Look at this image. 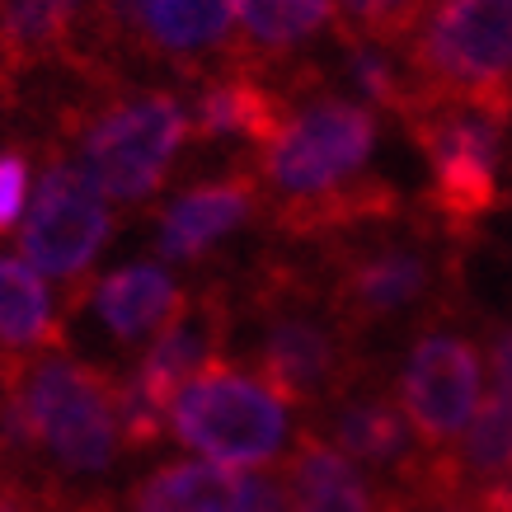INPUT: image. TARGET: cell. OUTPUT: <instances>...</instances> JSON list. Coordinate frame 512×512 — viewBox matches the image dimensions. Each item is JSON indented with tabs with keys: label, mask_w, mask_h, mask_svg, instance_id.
Instances as JSON below:
<instances>
[{
	"label": "cell",
	"mask_w": 512,
	"mask_h": 512,
	"mask_svg": "<svg viewBox=\"0 0 512 512\" xmlns=\"http://www.w3.org/2000/svg\"><path fill=\"white\" fill-rule=\"evenodd\" d=\"M118 381V372L71 353L0 357V470L80 498V480L109 475L127 456Z\"/></svg>",
	"instance_id": "6da1fadb"
},
{
	"label": "cell",
	"mask_w": 512,
	"mask_h": 512,
	"mask_svg": "<svg viewBox=\"0 0 512 512\" xmlns=\"http://www.w3.org/2000/svg\"><path fill=\"white\" fill-rule=\"evenodd\" d=\"M376 118L353 99H311L287 113L278 137L259 146V184L273 193V221L287 235H329L386 217L395 193L367 179Z\"/></svg>",
	"instance_id": "7a4b0ae2"
},
{
	"label": "cell",
	"mask_w": 512,
	"mask_h": 512,
	"mask_svg": "<svg viewBox=\"0 0 512 512\" xmlns=\"http://www.w3.org/2000/svg\"><path fill=\"white\" fill-rule=\"evenodd\" d=\"M193 137V113L170 90H118L66 113L62 141L113 207L137 212L160 198Z\"/></svg>",
	"instance_id": "3957f363"
},
{
	"label": "cell",
	"mask_w": 512,
	"mask_h": 512,
	"mask_svg": "<svg viewBox=\"0 0 512 512\" xmlns=\"http://www.w3.org/2000/svg\"><path fill=\"white\" fill-rule=\"evenodd\" d=\"M113 231H118V207L109 193L94 184V174L71 156L66 141H47L38 188L19 226V259L43 278L66 282V315H76L90 301L94 264Z\"/></svg>",
	"instance_id": "277c9868"
},
{
	"label": "cell",
	"mask_w": 512,
	"mask_h": 512,
	"mask_svg": "<svg viewBox=\"0 0 512 512\" xmlns=\"http://www.w3.org/2000/svg\"><path fill=\"white\" fill-rule=\"evenodd\" d=\"M165 428L198 461L235 470L273 466L292 442L287 400L264 376L235 367L231 357H217L207 372H198L179 390V400L165 414Z\"/></svg>",
	"instance_id": "5b68a950"
},
{
	"label": "cell",
	"mask_w": 512,
	"mask_h": 512,
	"mask_svg": "<svg viewBox=\"0 0 512 512\" xmlns=\"http://www.w3.org/2000/svg\"><path fill=\"white\" fill-rule=\"evenodd\" d=\"M414 62L433 80V99L512 109V0H437Z\"/></svg>",
	"instance_id": "8992f818"
},
{
	"label": "cell",
	"mask_w": 512,
	"mask_h": 512,
	"mask_svg": "<svg viewBox=\"0 0 512 512\" xmlns=\"http://www.w3.org/2000/svg\"><path fill=\"white\" fill-rule=\"evenodd\" d=\"M428 104L433 113L414 118V137L433 165V207L451 226H470L498 207V132L508 118L456 99Z\"/></svg>",
	"instance_id": "52a82bcc"
},
{
	"label": "cell",
	"mask_w": 512,
	"mask_h": 512,
	"mask_svg": "<svg viewBox=\"0 0 512 512\" xmlns=\"http://www.w3.org/2000/svg\"><path fill=\"white\" fill-rule=\"evenodd\" d=\"M254 376H264L287 404L339 400L353 376V353H348L339 325H329L311 311L282 306L278 296H264Z\"/></svg>",
	"instance_id": "ba28073f"
},
{
	"label": "cell",
	"mask_w": 512,
	"mask_h": 512,
	"mask_svg": "<svg viewBox=\"0 0 512 512\" xmlns=\"http://www.w3.org/2000/svg\"><path fill=\"white\" fill-rule=\"evenodd\" d=\"M484 400V357L461 334H423L400 372V409L419 442L466 437Z\"/></svg>",
	"instance_id": "9c48e42d"
},
{
	"label": "cell",
	"mask_w": 512,
	"mask_h": 512,
	"mask_svg": "<svg viewBox=\"0 0 512 512\" xmlns=\"http://www.w3.org/2000/svg\"><path fill=\"white\" fill-rule=\"evenodd\" d=\"M104 29L151 62L198 71L235 33L240 0H94Z\"/></svg>",
	"instance_id": "30bf717a"
},
{
	"label": "cell",
	"mask_w": 512,
	"mask_h": 512,
	"mask_svg": "<svg viewBox=\"0 0 512 512\" xmlns=\"http://www.w3.org/2000/svg\"><path fill=\"white\" fill-rule=\"evenodd\" d=\"M264 184L254 170H226L217 179L188 184L156 207V254L165 264H202L221 240L245 231L264 212Z\"/></svg>",
	"instance_id": "8fae6325"
},
{
	"label": "cell",
	"mask_w": 512,
	"mask_h": 512,
	"mask_svg": "<svg viewBox=\"0 0 512 512\" xmlns=\"http://www.w3.org/2000/svg\"><path fill=\"white\" fill-rule=\"evenodd\" d=\"M123 512H292L282 480L198 456L160 461L127 489Z\"/></svg>",
	"instance_id": "7c38bea8"
},
{
	"label": "cell",
	"mask_w": 512,
	"mask_h": 512,
	"mask_svg": "<svg viewBox=\"0 0 512 512\" xmlns=\"http://www.w3.org/2000/svg\"><path fill=\"white\" fill-rule=\"evenodd\" d=\"M226 339H231V296H226V287L212 282V287L193 292L184 311L146 343L132 381L160 414H170L179 390L198 372H207L217 357H226Z\"/></svg>",
	"instance_id": "4fadbf2b"
},
{
	"label": "cell",
	"mask_w": 512,
	"mask_h": 512,
	"mask_svg": "<svg viewBox=\"0 0 512 512\" xmlns=\"http://www.w3.org/2000/svg\"><path fill=\"white\" fill-rule=\"evenodd\" d=\"M433 287V264L414 245H362L348 249L334 268V306L353 325H376L419 306Z\"/></svg>",
	"instance_id": "5bb4252c"
},
{
	"label": "cell",
	"mask_w": 512,
	"mask_h": 512,
	"mask_svg": "<svg viewBox=\"0 0 512 512\" xmlns=\"http://www.w3.org/2000/svg\"><path fill=\"white\" fill-rule=\"evenodd\" d=\"M90 301L118 343H151L193 301V292L165 264L151 259V264H123L104 278H94Z\"/></svg>",
	"instance_id": "9a60e30c"
},
{
	"label": "cell",
	"mask_w": 512,
	"mask_h": 512,
	"mask_svg": "<svg viewBox=\"0 0 512 512\" xmlns=\"http://www.w3.org/2000/svg\"><path fill=\"white\" fill-rule=\"evenodd\" d=\"M282 489L292 512H386V498L372 489L362 466L320 433H301L282 470Z\"/></svg>",
	"instance_id": "2e32d148"
},
{
	"label": "cell",
	"mask_w": 512,
	"mask_h": 512,
	"mask_svg": "<svg viewBox=\"0 0 512 512\" xmlns=\"http://www.w3.org/2000/svg\"><path fill=\"white\" fill-rule=\"evenodd\" d=\"M85 0H0V85L10 90L24 71L76 57Z\"/></svg>",
	"instance_id": "e0dca14e"
},
{
	"label": "cell",
	"mask_w": 512,
	"mask_h": 512,
	"mask_svg": "<svg viewBox=\"0 0 512 512\" xmlns=\"http://www.w3.org/2000/svg\"><path fill=\"white\" fill-rule=\"evenodd\" d=\"M188 113H193V137L198 141H254V146H268L292 109L259 76L231 71V76L207 80Z\"/></svg>",
	"instance_id": "ac0fdd59"
},
{
	"label": "cell",
	"mask_w": 512,
	"mask_h": 512,
	"mask_svg": "<svg viewBox=\"0 0 512 512\" xmlns=\"http://www.w3.org/2000/svg\"><path fill=\"white\" fill-rule=\"evenodd\" d=\"M66 353V306L19 254H0V357Z\"/></svg>",
	"instance_id": "d6986e66"
},
{
	"label": "cell",
	"mask_w": 512,
	"mask_h": 512,
	"mask_svg": "<svg viewBox=\"0 0 512 512\" xmlns=\"http://www.w3.org/2000/svg\"><path fill=\"white\" fill-rule=\"evenodd\" d=\"M334 0H240L235 38L245 57H287L334 24Z\"/></svg>",
	"instance_id": "ffe728a7"
},
{
	"label": "cell",
	"mask_w": 512,
	"mask_h": 512,
	"mask_svg": "<svg viewBox=\"0 0 512 512\" xmlns=\"http://www.w3.org/2000/svg\"><path fill=\"white\" fill-rule=\"evenodd\" d=\"M329 442L357 466H404L409 461V419L381 395L339 400L329 414Z\"/></svg>",
	"instance_id": "44dd1931"
},
{
	"label": "cell",
	"mask_w": 512,
	"mask_h": 512,
	"mask_svg": "<svg viewBox=\"0 0 512 512\" xmlns=\"http://www.w3.org/2000/svg\"><path fill=\"white\" fill-rule=\"evenodd\" d=\"M334 10H339L348 24H357L367 38L390 43V38H400V33L419 19L423 0H334Z\"/></svg>",
	"instance_id": "7402d4cb"
},
{
	"label": "cell",
	"mask_w": 512,
	"mask_h": 512,
	"mask_svg": "<svg viewBox=\"0 0 512 512\" xmlns=\"http://www.w3.org/2000/svg\"><path fill=\"white\" fill-rule=\"evenodd\" d=\"M29 184H33V156L24 146H5L0 151V240L24 226L29 212Z\"/></svg>",
	"instance_id": "603a6c76"
},
{
	"label": "cell",
	"mask_w": 512,
	"mask_h": 512,
	"mask_svg": "<svg viewBox=\"0 0 512 512\" xmlns=\"http://www.w3.org/2000/svg\"><path fill=\"white\" fill-rule=\"evenodd\" d=\"M348 71H353L357 90L367 94L372 104H381V109H409V90L400 85L395 66H390L376 47L353 43V52H348Z\"/></svg>",
	"instance_id": "cb8c5ba5"
},
{
	"label": "cell",
	"mask_w": 512,
	"mask_h": 512,
	"mask_svg": "<svg viewBox=\"0 0 512 512\" xmlns=\"http://www.w3.org/2000/svg\"><path fill=\"white\" fill-rule=\"evenodd\" d=\"M489 395L512 404V329H503L494 339V353H489Z\"/></svg>",
	"instance_id": "d4e9b609"
},
{
	"label": "cell",
	"mask_w": 512,
	"mask_h": 512,
	"mask_svg": "<svg viewBox=\"0 0 512 512\" xmlns=\"http://www.w3.org/2000/svg\"><path fill=\"white\" fill-rule=\"evenodd\" d=\"M451 512H456V508H451Z\"/></svg>",
	"instance_id": "484cf974"
}]
</instances>
